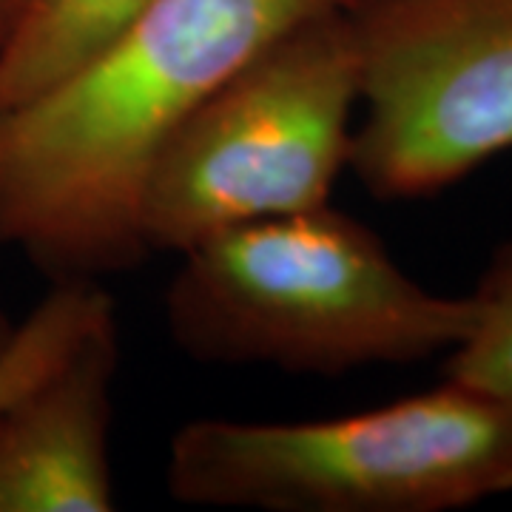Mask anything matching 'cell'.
Instances as JSON below:
<instances>
[{
	"mask_svg": "<svg viewBox=\"0 0 512 512\" xmlns=\"http://www.w3.org/2000/svg\"><path fill=\"white\" fill-rule=\"evenodd\" d=\"M345 0H151L97 55L0 111V245L57 279L148 256L140 205L165 143L271 37Z\"/></svg>",
	"mask_w": 512,
	"mask_h": 512,
	"instance_id": "obj_1",
	"label": "cell"
},
{
	"mask_svg": "<svg viewBox=\"0 0 512 512\" xmlns=\"http://www.w3.org/2000/svg\"><path fill=\"white\" fill-rule=\"evenodd\" d=\"M165 291L174 345L202 365L342 376L447 356L473 299L427 291L350 214L248 222L188 248Z\"/></svg>",
	"mask_w": 512,
	"mask_h": 512,
	"instance_id": "obj_2",
	"label": "cell"
},
{
	"mask_svg": "<svg viewBox=\"0 0 512 512\" xmlns=\"http://www.w3.org/2000/svg\"><path fill=\"white\" fill-rule=\"evenodd\" d=\"M165 487L225 510H464L512 493V402L441 376L336 419L188 421L168 444Z\"/></svg>",
	"mask_w": 512,
	"mask_h": 512,
	"instance_id": "obj_3",
	"label": "cell"
},
{
	"mask_svg": "<svg viewBox=\"0 0 512 512\" xmlns=\"http://www.w3.org/2000/svg\"><path fill=\"white\" fill-rule=\"evenodd\" d=\"M362 55L350 9L296 20L245 57L188 114L140 205L148 254L328 205L350 163Z\"/></svg>",
	"mask_w": 512,
	"mask_h": 512,
	"instance_id": "obj_4",
	"label": "cell"
},
{
	"mask_svg": "<svg viewBox=\"0 0 512 512\" xmlns=\"http://www.w3.org/2000/svg\"><path fill=\"white\" fill-rule=\"evenodd\" d=\"M350 18L362 106L348 168L373 197H433L510 151L512 0H382Z\"/></svg>",
	"mask_w": 512,
	"mask_h": 512,
	"instance_id": "obj_5",
	"label": "cell"
},
{
	"mask_svg": "<svg viewBox=\"0 0 512 512\" xmlns=\"http://www.w3.org/2000/svg\"><path fill=\"white\" fill-rule=\"evenodd\" d=\"M117 311L103 313L43 379L0 407V512H109Z\"/></svg>",
	"mask_w": 512,
	"mask_h": 512,
	"instance_id": "obj_6",
	"label": "cell"
},
{
	"mask_svg": "<svg viewBox=\"0 0 512 512\" xmlns=\"http://www.w3.org/2000/svg\"><path fill=\"white\" fill-rule=\"evenodd\" d=\"M151 0H15L0 40V111L97 55Z\"/></svg>",
	"mask_w": 512,
	"mask_h": 512,
	"instance_id": "obj_7",
	"label": "cell"
},
{
	"mask_svg": "<svg viewBox=\"0 0 512 512\" xmlns=\"http://www.w3.org/2000/svg\"><path fill=\"white\" fill-rule=\"evenodd\" d=\"M114 308L97 279H57L0 350V407L60 365L94 322Z\"/></svg>",
	"mask_w": 512,
	"mask_h": 512,
	"instance_id": "obj_8",
	"label": "cell"
},
{
	"mask_svg": "<svg viewBox=\"0 0 512 512\" xmlns=\"http://www.w3.org/2000/svg\"><path fill=\"white\" fill-rule=\"evenodd\" d=\"M470 299V333L444 356L441 376L512 402V237L495 248Z\"/></svg>",
	"mask_w": 512,
	"mask_h": 512,
	"instance_id": "obj_9",
	"label": "cell"
},
{
	"mask_svg": "<svg viewBox=\"0 0 512 512\" xmlns=\"http://www.w3.org/2000/svg\"><path fill=\"white\" fill-rule=\"evenodd\" d=\"M12 12H15V0H0V40H3L6 29H9Z\"/></svg>",
	"mask_w": 512,
	"mask_h": 512,
	"instance_id": "obj_10",
	"label": "cell"
},
{
	"mask_svg": "<svg viewBox=\"0 0 512 512\" xmlns=\"http://www.w3.org/2000/svg\"><path fill=\"white\" fill-rule=\"evenodd\" d=\"M12 330H15V322L6 316V313L0 311V350H3V345L9 342V336H12Z\"/></svg>",
	"mask_w": 512,
	"mask_h": 512,
	"instance_id": "obj_11",
	"label": "cell"
},
{
	"mask_svg": "<svg viewBox=\"0 0 512 512\" xmlns=\"http://www.w3.org/2000/svg\"><path fill=\"white\" fill-rule=\"evenodd\" d=\"M373 3H382V0H345V9H365V6H373Z\"/></svg>",
	"mask_w": 512,
	"mask_h": 512,
	"instance_id": "obj_12",
	"label": "cell"
}]
</instances>
